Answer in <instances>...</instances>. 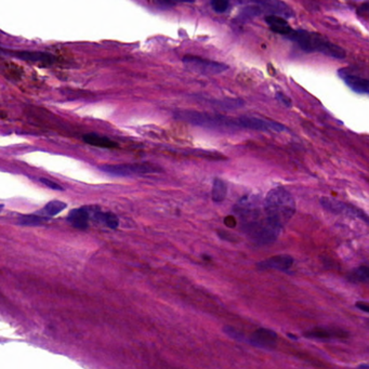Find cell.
<instances>
[{"instance_id": "22", "label": "cell", "mask_w": 369, "mask_h": 369, "mask_svg": "<svg viewBox=\"0 0 369 369\" xmlns=\"http://www.w3.org/2000/svg\"><path fill=\"white\" fill-rule=\"evenodd\" d=\"M217 105L222 107L223 110H233V108H237L243 105V102L239 100H226V101L218 102Z\"/></svg>"}, {"instance_id": "26", "label": "cell", "mask_w": 369, "mask_h": 369, "mask_svg": "<svg viewBox=\"0 0 369 369\" xmlns=\"http://www.w3.org/2000/svg\"><path fill=\"white\" fill-rule=\"evenodd\" d=\"M224 331H225V334L227 336H229L231 338L235 339V340H239L240 341V340H243V339H244L243 335H241L240 332H238L237 330L232 328V327H228V326H227V327L224 328Z\"/></svg>"}, {"instance_id": "19", "label": "cell", "mask_w": 369, "mask_h": 369, "mask_svg": "<svg viewBox=\"0 0 369 369\" xmlns=\"http://www.w3.org/2000/svg\"><path fill=\"white\" fill-rule=\"evenodd\" d=\"M46 218L38 217L35 215H28V216H22L19 219V224L24 226H39L42 223L46 222Z\"/></svg>"}, {"instance_id": "20", "label": "cell", "mask_w": 369, "mask_h": 369, "mask_svg": "<svg viewBox=\"0 0 369 369\" xmlns=\"http://www.w3.org/2000/svg\"><path fill=\"white\" fill-rule=\"evenodd\" d=\"M66 207H68V205H66L63 202H61V201H52V202L48 203L46 205L45 213L48 216L54 217V216H57L58 214L61 213V211H63Z\"/></svg>"}, {"instance_id": "29", "label": "cell", "mask_w": 369, "mask_h": 369, "mask_svg": "<svg viewBox=\"0 0 369 369\" xmlns=\"http://www.w3.org/2000/svg\"><path fill=\"white\" fill-rule=\"evenodd\" d=\"M356 307L360 308L363 312L369 313V303H367V302H358V303H356Z\"/></svg>"}, {"instance_id": "11", "label": "cell", "mask_w": 369, "mask_h": 369, "mask_svg": "<svg viewBox=\"0 0 369 369\" xmlns=\"http://www.w3.org/2000/svg\"><path fill=\"white\" fill-rule=\"evenodd\" d=\"M294 263V259L288 255H280L269 258L267 260L259 262L257 267L259 270H278V271H287L292 268Z\"/></svg>"}, {"instance_id": "16", "label": "cell", "mask_w": 369, "mask_h": 369, "mask_svg": "<svg viewBox=\"0 0 369 369\" xmlns=\"http://www.w3.org/2000/svg\"><path fill=\"white\" fill-rule=\"evenodd\" d=\"M304 336L310 339H318V340H326V339L335 338V337H343L342 331H335V330H328L325 328H314L310 331H306Z\"/></svg>"}, {"instance_id": "4", "label": "cell", "mask_w": 369, "mask_h": 369, "mask_svg": "<svg viewBox=\"0 0 369 369\" xmlns=\"http://www.w3.org/2000/svg\"><path fill=\"white\" fill-rule=\"evenodd\" d=\"M177 117L185 120V122L189 124L199 127H205V128L211 129L238 128L237 118H229L225 116H221V115H209L201 112L182 111L177 114Z\"/></svg>"}, {"instance_id": "27", "label": "cell", "mask_w": 369, "mask_h": 369, "mask_svg": "<svg viewBox=\"0 0 369 369\" xmlns=\"http://www.w3.org/2000/svg\"><path fill=\"white\" fill-rule=\"evenodd\" d=\"M276 98H277L278 101H280L282 103V104H284L286 107L292 106V100H290L289 98H287V96L285 94H284V93L278 92L276 94Z\"/></svg>"}, {"instance_id": "12", "label": "cell", "mask_w": 369, "mask_h": 369, "mask_svg": "<svg viewBox=\"0 0 369 369\" xmlns=\"http://www.w3.org/2000/svg\"><path fill=\"white\" fill-rule=\"evenodd\" d=\"M264 20L270 26L271 31H273L274 33L278 35H283V36H285V37H287V36L293 32V28L290 27L288 22L281 15L271 14L265 17Z\"/></svg>"}, {"instance_id": "15", "label": "cell", "mask_w": 369, "mask_h": 369, "mask_svg": "<svg viewBox=\"0 0 369 369\" xmlns=\"http://www.w3.org/2000/svg\"><path fill=\"white\" fill-rule=\"evenodd\" d=\"M83 141L89 145L96 148H118V144L114 142L111 139L106 137H103L96 134H87L82 137Z\"/></svg>"}, {"instance_id": "8", "label": "cell", "mask_w": 369, "mask_h": 369, "mask_svg": "<svg viewBox=\"0 0 369 369\" xmlns=\"http://www.w3.org/2000/svg\"><path fill=\"white\" fill-rule=\"evenodd\" d=\"M249 341L253 347L260 349H272L275 347L277 342V335L275 331L271 329L260 328L253 332Z\"/></svg>"}, {"instance_id": "25", "label": "cell", "mask_w": 369, "mask_h": 369, "mask_svg": "<svg viewBox=\"0 0 369 369\" xmlns=\"http://www.w3.org/2000/svg\"><path fill=\"white\" fill-rule=\"evenodd\" d=\"M40 182H42V184H45L47 187H49V189L56 190V191H63V187L61 185L58 184L57 182H53V181H51L49 179L41 178L40 179Z\"/></svg>"}, {"instance_id": "10", "label": "cell", "mask_w": 369, "mask_h": 369, "mask_svg": "<svg viewBox=\"0 0 369 369\" xmlns=\"http://www.w3.org/2000/svg\"><path fill=\"white\" fill-rule=\"evenodd\" d=\"M9 56L20 59L22 61H27L32 63H40L44 65H50L53 63L54 58L49 53L40 51H10Z\"/></svg>"}, {"instance_id": "28", "label": "cell", "mask_w": 369, "mask_h": 369, "mask_svg": "<svg viewBox=\"0 0 369 369\" xmlns=\"http://www.w3.org/2000/svg\"><path fill=\"white\" fill-rule=\"evenodd\" d=\"M224 224L227 226V227H235L236 225H237V220H236V218L233 217V216H227L225 219H224Z\"/></svg>"}, {"instance_id": "9", "label": "cell", "mask_w": 369, "mask_h": 369, "mask_svg": "<svg viewBox=\"0 0 369 369\" xmlns=\"http://www.w3.org/2000/svg\"><path fill=\"white\" fill-rule=\"evenodd\" d=\"M339 75L346 82L348 86L356 93L361 94H369V79L356 76L354 74L347 72L346 70H340Z\"/></svg>"}, {"instance_id": "3", "label": "cell", "mask_w": 369, "mask_h": 369, "mask_svg": "<svg viewBox=\"0 0 369 369\" xmlns=\"http://www.w3.org/2000/svg\"><path fill=\"white\" fill-rule=\"evenodd\" d=\"M287 38L297 42L302 50L306 52H319L325 56L342 60L347 57L346 50L336 44H332L328 39L316 33H311L303 29H293Z\"/></svg>"}, {"instance_id": "6", "label": "cell", "mask_w": 369, "mask_h": 369, "mask_svg": "<svg viewBox=\"0 0 369 369\" xmlns=\"http://www.w3.org/2000/svg\"><path fill=\"white\" fill-rule=\"evenodd\" d=\"M99 169L113 177H137V175H145L156 171L155 168L147 164L104 165L99 167Z\"/></svg>"}, {"instance_id": "21", "label": "cell", "mask_w": 369, "mask_h": 369, "mask_svg": "<svg viewBox=\"0 0 369 369\" xmlns=\"http://www.w3.org/2000/svg\"><path fill=\"white\" fill-rule=\"evenodd\" d=\"M349 216H353V217L359 218L360 220H362L363 222H365L367 225H369V216L367 214H365L363 210H361L360 208H356L352 205H349Z\"/></svg>"}, {"instance_id": "30", "label": "cell", "mask_w": 369, "mask_h": 369, "mask_svg": "<svg viewBox=\"0 0 369 369\" xmlns=\"http://www.w3.org/2000/svg\"><path fill=\"white\" fill-rule=\"evenodd\" d=\"M359 13H361V15H369V3H365L364 5H362L361 9L359 10Z\"/></svg>"}, {"instance_id": "24", "label": "cell", "mask_w": 369, "mask_h": 369, "mask_svg": "<svg viewBox=\"0 0 369 369\" xmlns=\"http://www.w3.org/2000/svg\"><path fill=\"white\" fill-rule=\"evenodd\" d=\"M354 275L362 281L369 280V268L368 267H361L354 272Z\"/></svg>"}, {"instance_id": "1", "label": "cell", "mask_w": 369, "mask_h": 369, "mask_svg": "<svg viewBox=\"0 0 369 369\" xmlns=\"http://www.w3.org/2000/svg\"><path fill=\"white\" fill-rule=\"evenodd\" d=\"M237 214L243 218L244 232L257 245L272 244L280 236L282 228L273 224L258 197H245L240 201Z\"/></svg>"}, {"instance_id": "23", "label": "cell", "mask_w": 369, "mask_h": 369, "mask_svg": "<svg viewBox=\"0 0 369 369\" xmlns=\"http://www.w3.org/2000/svg\"><path fill=\"white\" fill-rule=\"evenodd\" d=\"M211 7L218 13H223L228 9L229 2L225 1V0H214V1H211Z\"/></svg>"}, {"instance_id": "2", "label": "cell", "mask_w": 369, "mask_h": 369, "mask_svg": "<svg viewBox=\"0 0 369 369\" xmlns=\"http://www.w3.org/2000/svg\"><path fill=\"white\" fill-rule=\"evenodd\" d=\"M263 207L268 219L282 229L295 213L294 196L281 186L268 193L263 201Z\"/></svg>"}, {"instance_id": "17", "label": "cell", "mask_w": 369, "mask_h": 369, "mask_svg": "<svg viewBox=\"0 0 369 369\" xmlns=\"http://www.w3.org/2000/svg\"><path fill=\"white\" fill-rule=\"evenodd\" d=\"M93 217L95 220H98L99 222L102 223H105V224L112 229H116L119 226V219L117 216L114 215L113 213H101V211L96 210L94 211Z\"/></svg>"}, {"instance_id": "13", "label": "cell", "mask_w": 369, "mask_h": 369, "mask_svg": "<svg viewBox=\"0 0 369 369\" xmlns=\"http://www.w3.org/2000/svg\"><path fill=\"white\" fill-rule=\"evenodd\" d=\"M89 210L87 207L73 209L69 215L71 224L78 229H86L89 225Z\"/></svg>"}, {"instance_id": "14", "label": "cell", "mask_w": 369, "mask_h": 369, "mask_svg": "<svg viewBox=\"0 0 369 369\" xmlns=\"http://www.w3.org/2000/svg\"><path fill=\"white\" fill-rule=\"evenodd\" d=\"M322 207L335 215H348L349 216V204L337 201L331 197H322L319 201Z\"/></svg>"}, {"instance_id": "5", "label": "cell", "mask_w": 369, "mask_h": 369, "mask_svg": "<svg viewBox=\"0 0 369 369\" xmlns=\"http://www.w3.org/2000/svg\"><path fill=\"white\" fill-rule=\"evenodd\" d=\"M182 61L190 71L202 75H218L228 69L227 65L223 63L210 61V60L194 56H185Z\"/></svg>"}, {"instance_id": "18", "label": "cell", "mask_w": 369, "mask_h": 369, "mask_svg": "<svg viewBox=\"0 0 369 369\" xmlns=\"http://www.w3.org/2000/svg\"><path fill=\"white\" fill-rule=\"evenodd\" d=\"M227 194V185L224 181L221 179H215L213 185V192H211V196L213 199L217 203L223 202Z\"/></svg>"}, {"instance_id": "7", "label": "cell", "mask_w": 369, "mask_h": 369, "mask_svg": "<svg viewBox=\"0 0 369 369\" xmlns=\"http://www.w3.org/2000/svg\"><path fill=\"white\" fill-rule=\"evenodd\" d=\"M238 128L258 130V131H274V132H283L286 131L287 128L282 124L276 122H271V120H265L258 117L250 116H241L237 118Z\"/></svg>"}]
</instances>
